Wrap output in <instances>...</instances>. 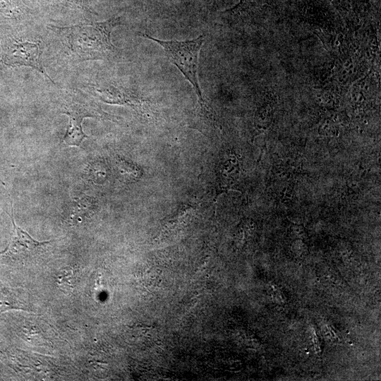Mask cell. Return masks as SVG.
I'll return each mask as SVG.
<instances>
[{
  "label": "cell",
  "instance_id": "obj_5",
  "mask_svg": "<svg viewBox=\"0 0 381 381\" xmlns=\"http://www.w3.org/2000/svg\"><path fill=\"white\" fill-rule=\"evenodd\" d=\"M68 116L69 124L62 141L70 146H80L83 140L88 138L83 132L82 121L85 117L92 116V112L83 107L69 105L64 111Z\"/></svg>",
  "mask_w": 381,
  "mask_h": 381
},
{
  "label": "cell",
  "instance_id": "obj_4",
  "mask_svg": "<svg viewBox=\"0 0 381 381\" xmlns=\"http://www.w3.org/2000/svg\"><path fill=\"white\" fill-rule=\"evenodd\" d=\"M9 216L11 218L13 233L10 243L6 248L0 253V256L13 262H25L41 254L51 241H38L34 239L27 231L16 225L13 214Z\"/></svg>",
  "mask_w": 381,
  "mask_h": 381
},
{
  "label": "cell",
  "instance_id": "obj_6",
  "mask_svg": "<svg viewBox=\"0 0 381 381\" xmlns=\"http://www.w3.org/2000/svg\"><path fill=\"white\" fill-rule=\"evenodd\" d=\"M95 207V202L92 198L87 196L78 200L73 206L70 219L73 224L83 222L92 213Z\"/></svg>",
  "mask_w": 381,
  "mask_h": 381
},
{
  "label": "cell",
  "instance_id": "obj_7",
  "mask_svg": "<svg viewBox=\"0 0 381 381\" xmlns=\"http://www.w3.org/2000/svg\"><path fill=\"white\" fill-rule=\"evenodd\" d=\"M64 1H73L75 4H78V1H79V0H64Z\"/></svg>",
  "mask_w": 381,
  "mask_h": 381
},
{
  "label": "cell",
  "instance_id": "obj_1",
  "mask_svg": "<svg viewBox=\"0 0 381 381\" xmlns=\"http://www.w3.org/2000/svg\"><path fill=\"white\" fill-rule=\"evenodd\" d=\"M119 20V18L113 17L103 22L52 28L64 37L66 44L76 61L100 60L116 53L111 41V32Z\"/></svg>",
  "mask_w": 381,
  "mask_h": 381
},
{
  "label": "cell",
  "instance_id": "obj_2",
  "mask_svg": "<svg viewBox=\"0 0 381 381\" xmlns=\"http://www.w3.org/2000/svg\"><path fill=\"white\" fill-rule=\"evenodd\" d=\"M142 36L155 42L164 49L169 60L178 68L185 78L192 85L201 108L209 111L198 78V57L201 47L205 42L204 35H200L193 40L183 41L159 40L147 34H142Z\"/></svg>",
  "mask_w": 381,
  "mask_h": 381
},
{
  "label": "cell",
  "instance_id": "obj_3",
  "mask_svg": "<svg viewBox=\"0 0 381 381\" xmlns=\"http://www.w3.org/2000/svg\"><path fill=\"white\" fill-rule=\"evenodd\" d=\"M41 54L37 43L19 41L8 35L0 38V63L8 66L32 67L53 82L43 68Z\"/></svg>",
  "mask_w": 381,
  "mask_h": 381
}]
</instances>
